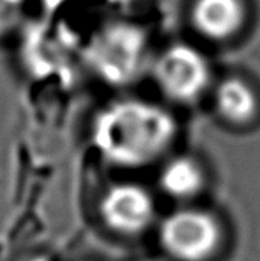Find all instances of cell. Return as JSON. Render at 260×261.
Returning a JSON list of instances; mask_svg holds the SVG:
<instances>
[{
	"mask_svg": "<svg viewBox=\"0 0 260 261\" xmlns=\"http://www.w3.org/2000/svg\"><path fill=\"white\" fill-rule=\"evenodd\" d=\"M157 240L174 261H209L221 250L224 230L210 212L184 207L161 220Z\"/></svg>",
	"mask_w": 260,
	"mask_h": 261,
	"instance_id": "3",
	"label": "cell"
},
{
	"mask_svg": "<svg viewBox=\"0 0 260 261\" xmlns=\"http://www.w3.org/2000/svg\"><path fill=\"white\" fill-rule=\"evenodd\" d=\"M247 23L245 0H193L191 25L209 42H229Z\"/></svg>",
	"mask_w": 260,
	"mask_h": 261,
	"instance_id": "6",
	"label": "cell"
},
{
	"mask_svg": "<svg viewBox=\"0 0 260 261\" xmlns=\"http://www.w3.org/2000/svg\"><path fill=\"white\" fill-rule=\"evenodd\" d=\"M157 182L164 195L177 202H189L201 195L207 177L204 167L194 157L177 155L161 167Z\"/></svg>",
	"mask_w": 260,
	"mask_h": 261,
	"instance_id": "8",
	"label": "cell"
},
{
	"mask_svg": "<svg viewBox=\"0 0 260 261\" xmlns=\"http://www.w3.org/2000/svg\"><path fill=\"white\" fill-rule=\"evenodd\" d=\"M149 60L148 37L141 27L113 22L86 45V63L108 85L126 86L145 73Z\"/></svg>",
	"mask_w": 260,
	"mask_h": 261,
	"instance_id": "2",
	"label": "cell"
},
{
	"mask_svg": "<svg viewBox=\"0 0 260 261\" xmlns=\"http://www.w3.org/2000/svg\"><path fill=\"white\" fill-rule=\"evenodd\" d=\"M141 261H164V259H159V258H146V259H141Z\"/></svg>",
	"mask_w": 260,
	"mask_h": 261,
	"instance_id": "10",
	"label": "cell"
},
{
	"mask_svg": "<svg viewBox=\"0 0 260 261\" xmlns=\"http://www.w3.org/2000/svg\"><path fill=\"white\" fill-rule=\"evenodd\" d=\"M23 0H0V35L9 33L20 18Z\"/></svg>",
	"mask_w": 260,
	"mask_h": 261,
	"instance_id": "9",
	"label": "cell"
},
{
	"mask_svg": "<svg viewBox=\"0 0 260 261\" xmlns=\"http://www.w3.org/2000/svg\"><path fill=\"white\" fill-rule=\"evenodd\" d=\"M151 71L159 91L184 105L201 99L212 81L207 57L189 43H174L162 50L153 61Z\"/></svg>",
	"mask_w": 260,
	"mask_h": 261,
	"instance_id": "4",
	"label": "cell"
},
{
	"mask_svg": "<svg viewBox=\"0 0 260 261\" xmlns=\"http://www.w3.org/2000/svg\"><path fill=\"white\" fill-rule=\"evenodd\" d=\"M100 218L109 230L138 237L156 222V202L146 187L133 182L114 184L100 198Z\"/></svg>",
	"mask_w": 260,
	"mask_h": 261,
	"instance_id": "5",
	"label": "cell"
},
{
	"mask_svg": "<svg viewBox=\"0 0 260 261\" xmlns=\"http://www.w3.org/2000/svg\"><path fill=\"white\" fill-rule=\"evenodd\" d=\"M214 108L219 118L234 127H247L260 111V101L247 81L230 76L219 83L214 89Z\"/></svg>",
	"mask_w": 260,
	"mask_h": 261,
	"instance_id": "7",
	"label": "cell"
},
{
	"mask_svg": "<svg viewBox=\"0 0 260 261\" xmlns=\"http://www.w3.org/2000/svg\"><path fill=\"white\" fill-rule=\"evenodd\" d=\"M30 261H46V259H43V258H35V259H30Z\"/></svg>",
	"mask_w": 260,
	"mask_h": 261,
	"instance_id": "11",
	"label": "cell"
},
{
	"mask_svg": "<svg viewBox=\"0 0 260 261\" xmlns=\"http://www.w3.org/2000/svg\"><path fill=\"white\" fill-rule=\"evenodd\" d=\"M176 118L151 101L126 98L109 102L94 116L91 141L103 161L120 169H141L173 147Z\"/></svg>",
	"mask_w": 260,
	"mask_h": 261,
	"instance_id": "1",
	"label": "cell"
}]
</instances>
